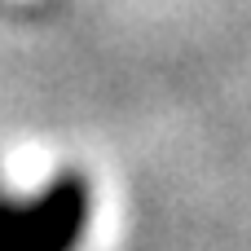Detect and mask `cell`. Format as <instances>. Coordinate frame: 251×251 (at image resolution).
<instances>
[{"mask_svg": "<svg viewBox=\"0 0 251 251\" xmlns=\"http://www.w3.org/2000/svg\"><path fill=\"white\" fill-rule=\"evenodd\" d=\"M88 207L93 203L79 176H57L31 199L0 190V251H75Z\"/></svg>", "mask_w": 251, "mask_h": 251, "instance_id": "1", "label": "cell"}]
</instances>
